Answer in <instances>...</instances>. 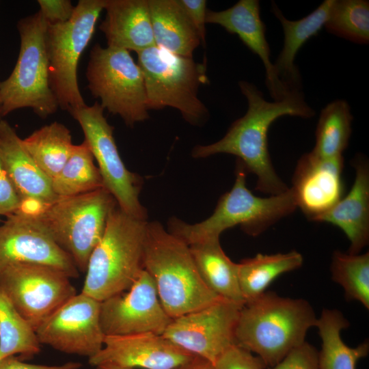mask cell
Returning <instances> with one entry per match:
<instances>
[{
    "label": "cell",
    "instance_id": "4dcf8cb0",
    "mask_svg": "<svg viewBox=\"0 0 369 369\" xmlns=\"http://www.w3.org/2000/svg\"><path fill=\"white\" fill-rule=\"evenodd\" d=\"M40 350L35 329L0 288V360L16 355L22 360L30 359Z\"/></svg>",
    "mask_w": 369,
    "mask_h": 369
},
{
    "label": "cell",
    "instance_id": "e575fe53",
    "mask_svg": "<svg viewBox=\"0 0 369 369\" xmlns=\"http://www.w3.org/2000/svg\"><path fill=\"white\" fill-rule=\"evenodd\" d=\"M318 353L313 345L305 341L279 363L267 369H319Z\"/></svg>",
    "mask_w": 369,
    "mask_h": 369
},
{
    "label": "cell",
    "instance_id": "6da1fadb",
    "mask_svg": "<svg viewBox=\"0 0 369 369\" xmlns=\"http://www.w3.org/2000/svg\"><path fill=\"white\" fill-rule=\"evenodd\" d=\"M238 85L248 103L245 114L232 123L223 138L211 144L195 146L191 155L195 159L219 153L234 155L247 172L257 177L258 191L269 195L280 194L288 188L273 166L268 148L269 129L280 117L310 118L315 111L305 100L302 91L270 102L253 83L241 81Z\"/></svg>",
    "mask_w": 369,
    "mask_h": 369
},
{
    "label": "cell",
    "instance_id": "4316f807",
    "mask_svg": "<svg viewBox=\"0 0 369 369\" xmlns=\"http://www.w3.org/2000/svg\"><path fill=\"white\" fill-rule=\"evenodd\" d=\"M302 255L297 251L275 254H258L237 263L238 281L245 303L266 291L280 275L300 268Z\"/></svg>",
    "mask_w": 369,
    "mask_h": 369
},
{
    "label": "cell",
    "instance_id": "52a82bcc",
    "mask_svg": "<svg viewBox=\"0 0 369 369\" xmlns=\"http://www.w3.org/2000/svg\"><path fill=\"white\" fill-rule=\"evenodd\" d=\"M137 53L148 109L175 108L194 125L206 119L207 108L198 98L200 87L208 83L205 63L195 62L192 57L175 55L156 45Z\"/></svg>",
    "mask_w": 369,
    "mask_h": 369
},
{
    "label": "cell",
    "instance_id": "8fae6325",
    "mask_svg": "<svg viewBox=\"0 0 369 369\" xmlns=\"http://www.w3.org/2000/svg\"><path fill=\"white\" fill-rule=\"evenodd\" d=\"M103 111L100 103L96 102L69 113L81 127L84 140L97 161L104 187L122 211L147 221V210L139 197L142 179L124 165L115 144L113 127L108 123Z\"/></svg>",
    "mask_w": 369,
    "mask_h": 369
},
{
    "label": "cell",
    "instance_id": "277c9868",
    "mask_svg": "<svg viewBox=\"0 0 369 369\" xmlns=\"http://www.w3.org/2000/svg\"><path fill=\"white\" fill-rule=\"evenodd\" d=\"M247 170L238 161L232 188L219 200L213 213L206 219L190 224L176 217L167 223V230L187 245L219 239L226 230L240 226L247 234L258 236L297 208L291 188L266 197L254 195L247 187Z\"/></svg>",
    "mask_w": 369,
    "mask_h": 369
},
{
    "label": "cell",
    "instance_id": "e0dca14e",
    "mask_svg": "<svg viewBox=\"0 0 369 369\" xmlns=\"http://www.w3.org/2000/svg\"><path fill=\"white\" fill-rule=\"evenodd\" d=\"M195 357L163 335L142 333L105 336L102 348L88 358V362L94 367L114 364L131 368L177 369Z\"/></svg>",
    "mask_w": 369,
    "mask_h": 369
},
{
    "label": "cell",
    "instance_id": "d6a6232c",
    "mask_svg": "<svg viewBox=\"0 0 369 369\" xmlns=\"http://www.w3.org/2000/svg\"><path fill=\"white\" fill-rule=\"evenodd\" d=\"M324 27L328 32L348 41L368 44V1L333 0Z\"/></svg>",
    "mask_w": 369,
    "mask_h": 369
},
{
    "label": "cell",
    "instance_id": "d590c367",
    "mask_svg": "<svg viewBox=\"0 0 369 369\" xmlns=\"http://www.w3.org/2000/svg\"><path fill=\"white\" fill-rule=\"evenodd\" d=\"M39 12L48 25L63 23L72 17L74 6L70 0H38Z\"/></svg>",
    "mask_w": 369,
    "mask_h": 369
},
{
    "label": "cell",
    "instance_id": "30bf717a",
    "mask_svg": "<svg viewBox=\"0 0 369 369\" xmlns=\"http://www.w3.org/2000/svg\"><path fill=\"white\" fill-rule=\"evenodd\" d=\"M85 76L92 96L127 126L149 118L144 75L128 51L96 44Z\"/></svg>",
    "mask_w": 369,
    "mask_h": 369
},
{
    "label": "cell",
    "instance_id": "603a6c76",
    "mask_svg": "<svg viewBox=\"0 0 369 369\" xmlns=\"http://www.w3.org/2000/svg\"><path fill=\"white\" fill-rule=\"evenodd\" d=\"M333 0H325L313 12L299 20L286 18L271 3V11L280 22L284 32L283 47L273 68L277 78L289 92L301 91L300 72L295 64L296 55L304 44L324 27Z\"/></svg>",
    "mask_w": 369,
    "mask_h": 369
},
{
    "label": "cell",
    "instance_id": "f35d334b",
    "mask_svg": "<svg viewBox=\"0 0 369 369\" xmlns=\"http://www.w3.org/2000/svg\"><path fill=\"white\" fill-rule=\"evenodd\" d=\"M82 364L79 362H66L60 365H44L23 361L16 355H10L0 360V369H79Z\"/></svg>",
    "mask_w": 369,
    "mask_h": 369
},
{
    "label": "cell",
    "instance_id": "836d02e7",
    "mask_svg": "<svg viewBox=\"0 0 369 369\" xmlns=\"http://www.w3.org/2000/svg\"><path fill=\"white\" fill-rule=\"evenodd\" d=\"M213 369H266L262 360L251 351L234 344L222 353L213 364Z\"/></svg>",
    "mask_w": 369,
    "mask_h": 369
},
{
    "label": "cell",
    "instance_id": "9a60e30c",
    "mask_svg": "<svg viewBox=\"0 0 369 369\" xmlns=\"http://www.w3.org/2000/svg\"><path fill=\"white\" fill-rule=\"evenodd\" d=\"M30 263L58 269L70 278L79 271L31 211L22 209L0 226V269L12 264Z\"/></svg>",
    "mask_w": 369,
    "mask_h": 369
},
{
    "label": "cell",
    "instance_id": "ab89813d",
    "mask_svg": "<svg viewBox=\"0 0 369 369\" xmlns=\"http://www.w3.org/2000/svg\"><path fill=\"white\" fill-rule=\"evenodd\" d=\"M177 369H213V364L200 357L195 356L191 361Z\"/></svg>",
    "mask_w": 369,
    "mask_h": 369
},
{
    "label": "cell",
    "instance_id": "cb8c5ba5",
    "mask_svg": "<svg viewBox=\"0 0 369 369\" xmlns=\"http://www.w3.org/2000/svg\"><path fill=\"white\" fill-rule=\"evenodd\" d=\"M148 4L155 45L192 57L201 40L178 0H148Z\"/></svg>",
    "mask_w": 369,
    "mask_h": 369
},
{
    "label": "cell",
    "instance_id": "60d3db41",
    "mask_svg": "<svg viewBox=\"0 0 369 369\" xmlns=\"http://www.w3.org/2000/svg\"><path fill=\"white\" fill-rule=\"evenodd\" d=\"M95 369H135L131 368L123 367L114 364H101L95 366Z\"/></svg>",
    "mask_w": 369,
    "mask_h": 369
},
{
    "label": "cell",
    "instance_id": "7c38bea8",
    "mask_svg": "<svg viewBox=\"0 0 369 369\" xmlns=\"http://www.w3.org/2000/svg\"><path fill=\"white\" fill-rule=\"evenodd\" d=\"M0 288L35 331L77 294L70 278L61 271L30 263H15L1 269Z\"/></svg>",
    "mask_w": 369,
    "mask_h": 369
},
{
    "label": "cell",
    "instance_id": "5b68a950",
    "mask_svg": "<svg viewBox=\"0 0 369 369\" xmlns=\"http://www.w3.org/2000/svg\"><path fill=\"white\" fill-rule=\"evenodd\" d=\"M147 221L111 210L104 234L92 251L81 292L102 301L128 290L144 268Z\"/></svg>",
    "mask_w": 369,
    "mask_h": 369
},
{
    "label": "cell",
    "instance_id": "7a4b0ae2",
    "mask_svg": "<svg viewBox=\"0 0 369 369\" xmlns=\"http://www.w3.org/2000/svg\"><path fill=\"white\" fill-rule=\"evenodd\" d=\"M317 318L305 299L265 291L242 307L236 328V344L255 353L267 368L303 344Z\"/></svg>",
    "mask_w": 369,
    "mask_h": 369
},
{
    "label": "cell",
    "instance_id": "44dd1931",
    "mask_svg": "<svg viewBox=\"0 0 369 369\" xmlns=\"http://www.w3.org/2000/svg\"><path fill=\"white\" fill-rule=\"evenodd\" d=\"M352 165L355 177L350 191L315 221L341 229L350 242L348 253L358 254L369 241V165L361 155L355 157Z\"/></svg>",
    "mask_w": 369,
    "mask_h": 369
},
{
    "label": "cell",
    "instance_id": "8992f818",
    "mask_svg": "<svg viewBox=\"0 0 369 369\" xmlns=\"http://www.w3.org/2000/svg\"><path fill=\"white\" fill-rule=\"evenodd\" d=\"M117 205L105 188L70 197H58L31 211L57 245L85 273L90 256L101 240L111 210Z\"/></svg>",
    "mask_w": 369,
    "mask_h": 369
},
{
    "label": "cell",
    "instance_id": "83f0119b",
    "mask_svg": "<svg viewBox=\"0 0 369 369\" xmlns=\"http://www.w3.org/2000/svg\"><path fill=\"white\" fill-rule=\"evenodd\" d=\"M22 143L40 169L51 180L62 170L75 145L70 130L53 122L22 139Z\"/></svg>",
    "mask_w": 369,
    "mask_h": 369
},
{
    "label": "cell",
    "instance_id": "d6986e66",
    "mask_svg": "<svg viewBox=\"0 0 369 369\" xmlns=\"http://www.w3.org/2000/svg\"><path fill=\"white\" fill-rule=\"evenodd\" d=\"M258 0H240L222 11L207 10L206 22L219 25L228 33L236 34L263 63L266 85L274 100L288 96L289 92L277 78L270 59V48L265 36V25L260 17Z\"/></svg>",
    "mask_w": 369,
    "mask_h": 369
},
{
    "label": "cell",
    "instance_id": "2e32d148",
    "mask_svg": "<svg viewBox=\"0 0 369 369\" xmlns=\"http://www.w3.org/2000/svg\"><path fill=\"white\" fill-rule=\"evenodd\" d=\"M100 318L105 336L162 335L172 320L160 301L153 279L145 270L128 290L101 301Z\"/></svg>",
    "mask_w": 369,
    "mask_h": 369
},
{
    "label": "cell",
    "instance_id": "74e56055",
    "mask_svg": "<svg viewBox=\"0 0 369 369\" xmlns=\"http://www.w3.org/2000/svg\"><path fill=\"white\" fill-rule=\"evenodd\" d=\"M178 2L198 33L201 42H206V1L178 0Z\"/></svg>",
    "mask_w": 369,
    "mask_h": 369
},
{
    "label": "cell",
    "instance_id": "3957f363",
    "mask_svg": "<svg viewBox=\"0 0 369 369\" xmlns=\"http://www.w3.org/2000/svg\"><path fill=\"white\" fill-rule=\"evenodd\" d=\"M144 268L172 319L222 299L203 282L189 245L159 221L147 222Z\"/></svg>",
    "mask_w": 369,
    "mask_h": 369
},
{
    "label": "cell",
    "instance_id": "484cf974",
    "mask_svg": "<svg viewBox=\"0 0 369 369\" xmlns=\"http://www.w3.org/2000/svg\"><path fill=\"white\" fill-rule=\"evenodd\" d=\"M315 327L321 340L318 353L319 369H356L357 361L368 355V340L356 347L343 342L341 331L349 327V323L340 311L324 309Z\"/></svg>",
    "mask_w": 369,
    "mask_h": 369
},
{
    "label": "cell",
    "instance_id": "d4e9b609",
    "mask_svg": "<svg viewBox=\"0 0 369 369\" xmlns=\"http://www.w3.org/2000/svg\"><path fill=\"white\" fill-rule=\"evenodd\" d=\"M189 247L198 273L208 288L223 299L244 305L238 281L237 263L225 254L219 239Z\"/></svg>",
    "mask_w": 369,
    "mask_h": 369
},
{
    "label": "cell",
    "instance_id": "ba28073f",
    "mask_svg": "<svg viewBox=\"0 0 369 369\" xmlns=\"http://www.w3.org/2000/svg\"><path fill=\"white\" fill-rule=\"evenodd\" d=\"M48 23L39 12L17 23L20 45L10 75L0 82L3 117L31 108L41 118L56 112L57 100L50 87L45 36Z\"/></svg>",
    "mask_w": 369,
    "mask_h": 369
},
{
    "label": "cell",
    "instance_id": "f546056e",
    "mask_svg": "<svg viewBox=\"0 0 369 369\" xmlns=\"http://www.w3.org/2000/svg\"><path fill=\"white\" fill-rule=\"evenodd\" d=\"M51 186L58 197L74 196L104 187L99 169L85 140L75 145L62 170L52 179Z\"/></svg>",
    "mask_w": 369,
    "mask_h": 369
},
{
    "label": "cell",
    "instance_id": "ac0fdd59",
    "mask_svg": "<svg viewBox=\"0 0 369 369\" xmlns=\"http://www.w3.org/2000/svg\"><path fill=\"white\" fill-rule=\"evenodd\" d=\"M343 156L324 158L312 151L298 161L291 187L299 207L310 220L329 211L342 197Z\"/></svg>",
    "mask_w": 369,
    "mask_h": 369
},
{
    "label": "cell",
    "instance_id": "ffe728a7",
    "mask_svg": "<svg viewBox=\"0 0 369 369\" xmlns=\"http://www.w3.org/2000/svg\"><path fill=\"white\" fill-rule=\"evenodd\" d=\"M0 157L21 206L31 202L40 207L58 198L52 189L51 180L40 169L16 130L4 120L0 121Z\"/></svg>",
    "mask_w": 369,
    "mask_h": 369
},
{
    "label": "cell",
    "instance_id": "9c48e42d",
    "mask_svg": "<svg viewBox=\"0 0 369 369\" xmlns=\"http://www.w3.org/2000/svg\"><path fill=\"white\" fill-rule=\"evenodd\" d=\"M106 1L80 0L69 20L47 25L45 45L49 85L59 107L68 112L86 105L79 87L78 64Z\"/></svg>",
    "mask_w": 369,
    "mask_h": 369
},
{
    "label": "cell",
    "instance_id": "1f68e13d",
    "mask_svg": "<svg viewBox=\"0 0 369 369\" xmlns=\"http://www.w3.org/2000/svg\"><path fill=\"white\" fill-rule=\"evenodd\" d=\"M331 273L333 281L344 289L348 300L361 303L369 310V253L344 254L335 251Z\"/></svg>",
    "mask_w": 369,
    "mask_h": 369
},
{
    "label": "cell",
    "instance_id": "8d00e7d4",
    "mask_svg": "<svg viewBox=\"0 0 369 369\" xmlns=\"http://www.w3.org/2000/svg\"><path fill=\"white\" fill-rule=\"evenodd\" d=\"M20 206V199L0 157V215L8 217L16 213Z\"/></svg>",
    "mask_w": 369,
    "mask_h": 369
},
{
    "label": "cell",
    "instance_id": "4fadbf2b",
    "mask_svg": "<svg viewBox=\"0 0 369 369\" xmlns=\"http://www.w3.org/2000/svg\"><path fill=\"white\" fill-rule=\"evenodd\" d=\"M243 306L220 299L172 319L162 335L213 364L226 349L236 344V328Z\"/></svg>",
    "mask_w": 369,
    "mask_h": 369
},
{
    "label": "cell",
    "instance_id": "b9f144b4",
    "mask_svg": "<svg viewBox=\"0 0 369 369\" xmlns=\"http://www.w3.org/2000/svg\"><path fill=\"white\" fill-rule=\"evenodd\" d=\"M3 115H2V105H1V100L0 96V121L3 120Z\"/></svg>",
    "mask_w": 369,
    "mask_h": 369
},
{
    "label": "cell",
    "instance_id": "7402d4cb",
    "mask_svg": "<svg viewBox=\"0 0 369 369\" xmlns=\"http://www.w3.org/2000/svg\"><path fill=\"white\" fill-rule=\"evenodd\" d=\"M104 10L107 46L137 53L155 46L148 0H107Z\"/></svg>",
    "mask_w": 369,
    "mask_h": 369
},
{
    "label": "cell",
    "instance_id": "5bb4252c",
    "mask_svg": "<svg viewBox=\"0 0 369 369\" xmlns=\"http://www.w3.org/2000/svg\"><path fill=\"white\" fill-rule=\"evenodd\" d=\"M101 301L81 292L76 294L36 330L42 344L62 353L92 357L103 347Z\"/></svg>",
    "mask_w": 369,
    "mask_h": 369
},
{
    "label": "cell",
    "instance_id": "f1b7e54d",
    "mask_svg": "<svg viewBox=\"0 0 369 369\" xmlns=\"http://www.w3.org/2000/svg\"><path fill=\"white\" fill-rule=\"evenodd\" d=\"M352 120L351 107L346 100H336L327 105L319 116L312 151L324 158L342 156L348 146Z\"/></svg>",
    "mask_w": 369,
    "mask_h": 369
}]
</instances>
